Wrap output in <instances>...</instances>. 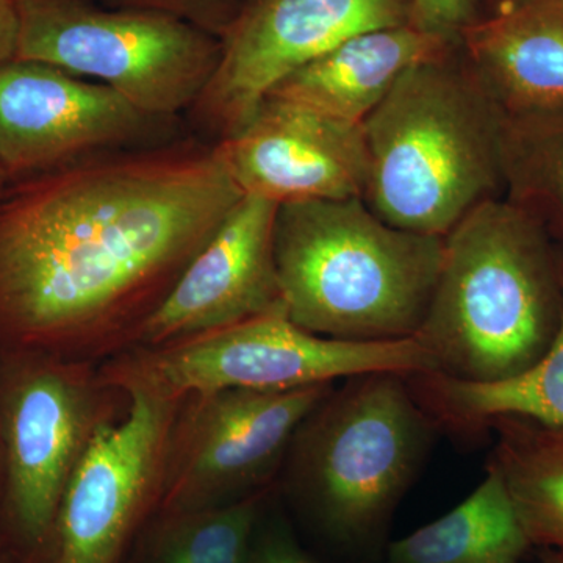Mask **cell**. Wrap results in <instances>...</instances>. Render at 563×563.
Returning a JSON list of instances; mask_svg holds the SVG:
<instances>
[{"instance_id": "cell-6", "label": "cell", "mask_w": 563, "mask_h": 563, "mask_svg": "<svg viewBox=\"0 0 563 563\" xmlns=\"http://www.w3.org/2000/svg\"><path fill=\"white\" fill-rule=\"evenodd\" d=\"M433 369L431 355L415 339H328L299 328L284 309L174 342L133 347L99 365L103 383L128 398L162 399L229 388L287 391L358 374Z\"/></svg>"}, {"instance_id": "cell-17", "label": "cell", "mask_w": 563, "mask_h": 563, "mask_svg": "<svg viewBox=\"0 0 563 563\" xmlns=\"http://www.w3.org/2000/svg\"><path fill=\"white\" fill-rule=\"evenodd\" d=\"M407 380L440 431L476 435L504 417L563 429V255L561 321L539 361L493 383H463L437 372L407 374Z\"/></svg>"}, {"instance_id": "cell-23", "label": "cell", "mask_w": 563, "mask_h": 563, "mask_svg": "<svg viewBox=\"0 0 563 563\" xmlns=\"http://www.w3.org/2000/svg\"><path fill=\"white\" fill-rule=\"evenodd\" d=\"M244 563H318L302 550L287 526L269 521L263 526V518L252 540L250 554Z\"/></svg>"}, {"instance_id": "cell-15", "label": "cell", "mask_w": 563, "mask_h": 563, "mask_svg": "<svg viewBox=\"0 0 563 563\" xmlns=\"http://www.w3.org/2000/svg\"><path fill=\"white\" fill-rule=\"evenodd\" d=\"M459 40L466 65L507 117L563 107V0H518Z\"/></svg>"}, {"instance_id": "cell-13", "label": "cell", "mask_w": 563, "mask_h": 563, "mask_svg": "<svg viewBox=\"0 0 563 563\" xmlns=\"http://www.w3.org/2000/svg\"><path fill=\"white\" fill-rule=\"evenodd\" d=\"M243 195L279 203L362 198L368 181L363 125L268 96L251 120L218 141Z\"/></svg>"}, {"instance_id": "cell-25", "label": "cell", "mask_w": 563, "mask_h": 563, "mask_svg": "<svg viewBox=\"0 0 563 563\" xmlns=\"http://www.w3.org/2000/svg\"><path fill=\"white\" fill-rule=\"evenodd\" d=\"M0 563H20L2 536H0Z\"/></svg>"}, {"instance_id": "cell-9", "label": "cell", "mask_w": 563, "mask_h": 563, "mask_svg": "<svg viewBox=\"0 0 563 563\" xmlns=\"http://www.w3.org/2000/svg\"><path fill=\"white\" fill-rule=\"evenodd\" d=\"M333 387L185 396L173 424L157 514L225 506L274 487L299 426Z\"/></svg>"}, {"instance_id": "cell-1", "label": "cell", "mask_w": 563, "mask_h": 563, "mask_svg": "<svg viewBox=\"0 0 563 563\" xmlns=\"http://www.w3.org/2000/svg\"><path fill=\"white\" fill-rule=\"evenodd\" d=\"M243 191L195 133L102 152L0 191V354L96 365L139 346Z\"/></svg>"}, {"instance_id": "cell-10", "label": "cell", "mask_w": 563, "mask_h": 563, "mask_svg": "<svg viewBox=\"0 0 563 563\" xmlns=\"http://www.w3.org/2000/svg\"><path fill=\"white\" fill-rule=\"evenodd\" d=\"M406 24L412 0H247L185 122L203 140L229 139L295 70L358 33Z\"/></svg>"}, {"instance_id": "cell-2", "label": "cell", "mask_w": 563, "mask_h": 563, "mask_svg": "<svg viewBox=\"0 0 563 563\" xmlns=\"http://www.w3.org/2000/svg\"><path fill=\"white\" fill-rule=\"evenodd\" d=\"M561 313L562 254L542 218L514 199H488L444 236L439 280L413 339L433 372L493 383L542 357Z\"/></svg>"}, {"instance_id": "cell-24", "label": "cell", "mask_w": 563, "mask_h": 563, "mask_svg": "<svg viewBox=\"0 0 563 563\" xmlns=\"http://www.w3.org/2000/svg\"><path fill=\"white\" fill-rule=\"evenodd\" d=\"M20 31V0H0V65L16 58Z\"/></svg>"}, {"instance_id": "cell-5", "label": "cell", "mask_w": 563, "mask_h": 563, "mask_svg": "<svg viewBox=\"0 0 563 563\" xmlns=\"http://www.w3.org/2000/svg\"><path fill=\"white\" fill-rule=\"evenodd\" d=\"M440 429L407 374L347 377L307 415L277 485L335 547H377Z\"/></svg>"}, {"instance_id": "cell-12", "label": "cell", "mask_w": 563, "mask_h": 563, "mask_svg": "<svg viewBox=\"0 0 563 563\" xmlns=\"http://www.w3.org/2000/svg\"><path fill=\"white\" fill-rule=\"evenodd\" d=\"M190 132L185 118L144 113L106 85L46 63L0 65V168L9 180Z\"/></svg>"}, {"instance_id": "cell-4", "label": "cell", "mask_w": 563, "mask_h": 563, "mask_svg": "<svg viewBox=\"0 0 563 563\" xmlns=\"http://www.w3.org/2000/svg\"><path fill=\"white\" fill-rule=\"evenodd\" d=\"M444 236L393 228L362 198L282 203L274 225L288 318L344 342L413 339L431 303Z\"/></svg>"}, {"instance_id": "cell-22", "label": "cell", "mask_w": 563, "mask_h": 563, "mask_svg": "<svg viewBox=\"0 0 563 563\" xmlns=\"http://www.w3.org/2000/svg\"><path fill=\"white\" fill-rule=\"evenodd\" d=\"M111 9L158 11L221 38L244 5V0H95Z\"/></svg>"}, {"instance_id": "cell-26", "label": "cell", "mask_w": 563, "mask_h": 563, "mask_svg": "<svg viewBox=\"0 0 563 563\" xmlns=\"http://www.w3.org/2000/svg\"><path fill=\"white\" fill-rule=\"evenodd\" d=\"M3 485H5V466H3L2 440H0V507H2Z\"/></svg>"}, {"instance_id": "cell-16", "label": "cell", "mask_w": 563, "mask_h": 563, "mask_svg": "<svg viewBox=\"0 0 563 563\" xmlns=\"http://www.w3.org/2000/svg\"><path fill=\"white\" fill-rule=\"evenodd\" d=\"M453 44L412 24L374 29L295 70L268 96L362 124L406 70L446 54Z\"/></svg>"}, {"instance_id": "cell-21", "label": "cell", "mask_w": 563, "mask_h": 563, "mask_svg": "<svg viewBox=\"0 0 563 563\" xmlns=\"http://www.w3.org/2000/svg\"><path fill=\"white\" fill-rule=\"evenodd\" d=\"M506 184L510 199L563 229V107L509 117Z\"/></svg>"}, {"instance_id": "cell-8", "label": "cell", "mask_w": 563, "mask_h": 563, "mask_svg": "<svg viewBox=\"0 0 563 563\" xmlns=\"http://www.w3.org/2000/svg\"><path fill=\"white\" fill-rule=\"evenodd\" d=\"M16 58L99 81L147 114L185 118L207 87L221 41L158 11L95 0H20Z\"/></svg>"}, {"instance_id": "cell-3", "label": "cell", "mask_w": 563, "mask_h": 563, "mask_svg": "<svg viewBox=\"0 0 563 563\" xmlns=\"http://www.w3.org/2000/svg\"><path fill=\"white\" fill-rule=\"evenodd\" d=\"M507 120L450 51L413 66L362 122L369 163L363 201L393 228L446 236L507 188Z\"/></svg>"}, {"instance_id": "cell-27", "label": "cell", "mask_w": 563, "mask_h": 563, "mask_svg": "<svg viewBox=\"0 0 563 563\" xmlns=\"http://www.w3.org/2000/svg\"><path fill=\"white\" fill-rule=\"evenodd\" d=\"M542 563H563V553H559V551L548 553L544 555Z\"/></svg>"}, {"instance_id": "cell-28", "label": "cell", "mask_w": 563, "mask_h": 563, "mask_svg": "<svg viewBox=\"0 0 563 563\" xmlns=\"http://www.w3.org/2000/svg\"><path fill=\"white\" fill-rule=\"evenodd\" d=\"M515 2H518V0H495L496 11L507 9V7L514 5Z\"/></svg>"}, {"instance_id": "cell-29", "label": "cell", "mask_w": 563, "mask_h": 563, "mask_svg": "<svg viewBox=\"0 0 563 563\" xmlns=\"http://www.w3.org/2000/svg\"><path fill=\"white\" fill-rule=\"evenodd\" d=\"M9 177H7L5 172H3L2 168H0V191L3 190V188L7 187V184H9Z\"/></svg>"}, {"instance_id": "cell-31", "label": "cell", "mask_w": 563, "mask_h": 563, "mask_svg": "<svg viewBox=\"0 0 563 563\" xmlns=\"http://www.w3.org/2000/svg\"><path fill=\"white\" fill-rule=\"evenodd\" d=\"M246 2H247V0H244V3H246Z\"/></svg>"}, {"instance_id": "cell-20", "label": "cell", "mask_w": 563, "mask_h": 563, "mask_svg": "<svg viewBox=\"0 0 563 563\" xmlns=\"http://www.w3.org/2000/svg\"><path fill=\"white\" fill-rule=\"evenodd\" d=\"M276 488L225 506L155 514L144 528V563H244Z\"/></svg>"}, {"instance_id": "cell-14", "label": "cell", "mask_w": 563, "mask_h": 563, "mask_svg": "<svg viewBox=\"0 0 563 563\" xmlns=\"http://www.w3.org/2000/svg\"><path fill=\"white\" fill-rule=\"evenodd\" d=\"M277 209L269 199L244 195L147 322L139 346L285 310L274 254Z\"/></svg>"}, {"instance_id": "cell-11", "label": "cell", "mask_w": 563, "mask_h": 563, "mask_svg": "<svg viewBox=\"0 0 563 563\" xmlns=\"http://www.w3.org/2000/svg\"><path fill=\"white\" fill-rule=\"evenodd\" d=\"M181 399L129 396L70 477L43 563H121L157 514Z\"/></svg>"}, {"instance_id": "cell-30", "label": "cell", "mask_w": 563, "mask_h": 563, "mask_svg": "<svg viewBox=\"0 0 563 563\" xmlns=\"http://www.w3.org/2000/svg\"><path fill=\"white\" fill-rule=\"evenodd\" d=\"M420 2H421V0H412V9L415 5H417V3H420Z\"/></svg>"}, {"instance_id": "cell-18", "label": "cell", "mask_w": 563, "mask_h": 563, "mask_svg": "<svg viewBox=\"0 0 563 563\" xmlns=\"http://www.w3.org/2000/svg\"><path fill=\"white\" fill-rule=\"evenodd\" d=\"M531 548L501 474L488 462L468 498L393 542L380 563H523Z\"/></svg>"}, {"instance_id": "cell-19", "label": "cell", "mask_w": 563, "mask_h": 563, "mask_svg": "<svg viewBox=\"0 0 563 563\" xmlns=\"http://www.w3.org/2000/svg\"><path fill=\"white\" fill-rule=\"evenodd\" d=\"M487 429L496 437L490 463L532 547L563 553V429L517 417Z\"/></svg>"}, {"instance_id": "cell-7", "label": "cell", "mask_w": 563, "mask_h": 563, "mask_svg": "<svg viewBox=\"0 0 563 563\" xmlns=\"http://www.w3.org/2000/svg\"><path fill=\"white\" fill-rule=\"evenodd\" d=\"M128 407V396L103 383L96 363L0 354V536L20 563H43L70 477Z\"/></svg>"}]
</instances>
